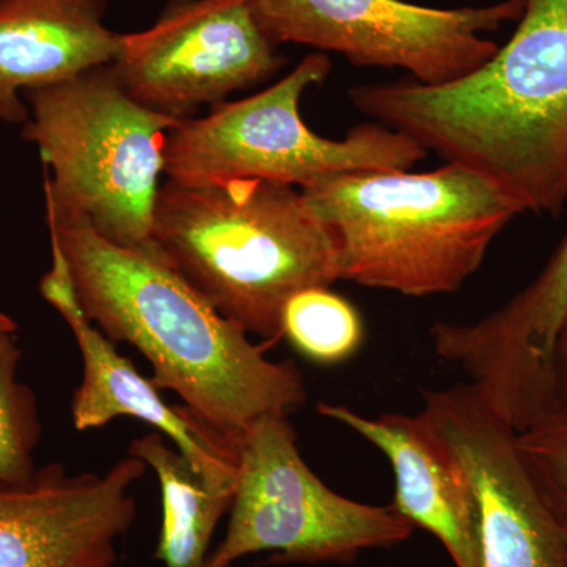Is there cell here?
Instances as JSON below:
<instances>
[{
	"label": "cell",
	"mask_w": 567,
	"mask_h": 567,
	"mask_svg": "<svg viewBox=\"0 0 567 567\" xmlns=\"http://www.w3.org/2000/svg\"><path fill=\"white\" fill-rule=\"evenodd\" d=\"M284 63L252 0H169L151 28L123 33L111 66L137 103L183 121L267 81Z\"/></svg>",
	"instance_id": "9"
},
{
	"label": "cell",
	"mask_w": 567,
	"mask_h": 567,
	"mask_svg": "<svg viewBox=\"0 0 567 567\" xmlns=\"http://www.w3.org/2000/svg\"><path fill=\"white\" fill-rule=\"evenodd\" d=\"M301 193L338 241L342 281L405 297L457 292L525 213L498 183L453 163L331 175Z\"/></svg>",
	"instance_id": "4"
},
{
	"label": "cell",
	"mask_w": 567,
	"mask_h": 567,
	"mask_svg": "<svg viewBox=\"0 0 567 567\" xmlns=\"http://www.w3.org/2000/svg\"><path fill=\"white\" fill-rule=\"evenodd\" d=\"M320 415L346 425L385 454L394 470L391 506L413 527L434 535L456 567H483L481 509L456 458L420 412L360 415L346 405H317Z\"/></svg>",
	"instance_id": "13"
},
{
	"label": "cell",
	"mask_w": 567,
	"mask_h": 567,
	"mask_svg": "<svg viewBox=\"0 0 567 567\" xmlns=\"http://www.w3.org/2000/svg\"><path fill=\"white\" fill-rule=\"evenodd\" d=\"M554 383L558 412L567 413V316L559 330L554 349Z\"/></svg>",
	"instance_id": "20"
},
{
	"label": "cell",
	"mask_w": 567,
	"mask_h": 567,
	"mask_svg": "<svg viewBox=\"0 0 567 567\" xmlns=\"http://www.w3.org/2000/svg\"><path fill=\"white\" fill-rule=\"evenodd\" d=\"M517 446L559 520H567V413L517 434Z\"/></svg>",
	"instance_id": "19"
},
{
	"label": "cell",
	"mask_w": 567,
	"mask_h": 567,
	"mask_svg": "<svg viewBox=\"0 0 567 567\" xmlns=\"http://www.w3.org/2000/svg\"><path fill=\"white\" fill-rule=\"evenodd\" d=\"M155 251L245 333L282 338L287 301L341 279L338 241L287 183L167 181L153 213Z\"/></svg>",
	"instance_id": "3"
},
{
	"label": "cell",
	"mask_w": 567,
	"mask_h": 567,
	"mask_svg": "<svg viewBox=\"0 0 567 567\" xmlns=\"http://www.w3.org/2000/svg\"><path fill=\"white\" fill-rule=\"evenodd\" d=\"M22 140L39 147L44 204L80 215L114 244L155 249L153 213L167 134L181 123L144 106L110 65L22 93Z\"/></svg>",
	"instance_id": "5"
},
{
	"label": "cell",
	"mask_w": 567,
	"mask_h": 567,
	"mask_svg": "<svg viewBox=\"0 0 567 567\" xmlns=\"http://www.w3.org/2000/svg\"><path fill=\"white\" fill-rule=\"evenodd\" d=\"M21 350L14 333L0 334V484H20L37 472L40 440L35 398L18 380Z\"/></svg>",
	"instance_id": "18"
},
{
	"label": "cell",
	"mask_w": 567,
	"mask_h": 567,
	"mask_svg": "<svg viewBox=\"0 0 567 567\" xmlns=\"http://www.w3.org/2000/svg\"><path fill=\"white\" fill-rule=\"evenodd\" d=\"M278 47L338 52L358 66L401 69L412 81L440 85L480 69L498 50L486 33L517 22L522 0L432 9L405 0H252Z\"/></svg>",
	"instance_id": "8"
},
{
	"label": "cell",
	"mask_w": 567,
	"mask_h": 567,
	"mask_svg": "<svg viewBox=\"0 0 567 567\" xmlns=\"http://www.w3.org/2000/svg\"><path fill=\"white\" fill-rule=\"evenodd\" d=\"M85 315L112 342L140 350L158 390L174 391L213 434L237 446L265 416H290L306 402L292 361L268 360L155 249L114 244L84 216L47 205Z\"/></svg>",
	"instance_id": "1"
},
{
	"label": "cell",
	"mask_w": 567,
	"mask_h": 567,
	"mask_svg": "<svg viewBox=\"0 0 567 567\" xmlns=\"http://www.w3.org/2000/svg\"><path fill=\"white\" fill-rule=\"evenodd\" d=\"M237 453L226 535L208 567L264 551L274 565L352 561L369 548L405 543L415 529L391 505H365L324 486L301 457L289 416L256 421Z\"/></svg>",
	"instance_id": "7"
},
{
	"label": "cell",
	"mask_w": 567,
	"mask_h": 567,
	"mask_svg": "<svg viewBox=\"0 0 567 567\" xmlns=\"http://www.w3.org/2000/svg\"><path fill=\"white\" fill-rule=\"evenodd\" d=\"M561 522L563 528H565V536H566V554H567V520H559Z\"/></svg>",
	"instance_id": "22"
},
{
	"label": "cell",
	"mask_w": 567,
	"mask_h": 567,
	"mask_svg": "<svg viewBox=\"0 0 567 567\" xmlns=\"http://www.w3.org/2000/svg\"><path fill=\"white\" fill-rule=\"evenodd\" d=\"M51 270L40 292L63 317L82 357V382L71 402L78 431L103 427L121 416L144 421L177 446L197 475L210 483L237 486V446L213 434L183 405L171 406L152 379L142 377L128 358L89 319L80 303L69 262L50 238Z\"/></svg>",
	"instance_id": "12"
},
{
	"label": "cell",
	"mask_w": 567,
	"mask_h": 567,
	"mask_svg": "<svg viewBox=\"0 0 567 567\" xmlns=\"http://www.w3.org/2000/svg\"><path fill=\"white\" fill-rule=\"evenodd\" d=\"M282 336L309 360L336 364L360 349L364 327L357 309L328 287L303 290L287 301Z\"/></svg>",
	"instance_id": "17"
},
{
	"label": "cell",
	"mask_w": 567,
	"mask_h": 567,
	"mask_svg": "<svg viewBox=\"0 0 567 567\" xmlns=\"http://www.w3.org/2000/svg\"><path fill=\"white\" fill-rule=\"evenodd\" d=\"M330 71L328 55L312 52L271 87L183 118L167 134L164 174L185 185L260 178L306 188L331 175L409 171L423 162L427 152L417 142L379 122L361 123L341 141L312 132L301 96Z\"/></svg>",
	"instance_id": "6"
},
{
	"label": "cell",
	"mask_w": 567,
	"mask_h": 567,
	"mask_svg": "<svg viewBox=\"0 0 567 567\" xmlns=\"http://www.w3.org/2000/svg\"><path fill=\"white\" fill-rule=\"evenodd\" d=\"M128 454L155 472L162 491L163 520L155 559L164 567H208L212 540L233 506V484L210 483L194 472L162 434L133 440Z\"/></svg>",
	"instance_id": "16"
},
{
	"label": "cell",
	"mask_w": 567,
	"mask_h": 567,
	"mask_svg": "<svg viewBox=\"0 0 567 567\" xmlns=\"http://www.w3.org/2000/svg\"><path fill=\"white\" fill-rule=\"evenodd\" d=\"M147 468L126 454L103 475L48 465L25 483L0 484V567L117 566Z\"/></svg>",
	"instance_id": "11"
},
{
	"label": "cell",
	"mask_w": 567,
	"mask_h": 567,
	"mask_svg": "<svg viewBox=\"0 0 567 567\" xmlns=\"http://www.w3.org/2000/svg\"><path fill=\"white\" fill-rule=\"evenodd\" d=\"M505 47L461 80L350 89L358 111L498 183L524 212L567 200V0H522Z\"/></svg>",
	"instance_id": "2"
},
{
	"label": "cell",
	"mask_w": 567,
	"mask_h": 567,
	"mask_svg": "<svg viewBox=\"0 0 567 567\" xmlns=\"http://www.w3.org/2000/svg\"><path fill=\"white\" fill-rule=\"evenodd\" d=\"M566 316L567 237L535 281L492 315L466 323V346L496 374L543 379L551 372L555 342Z\"/></svg>",
	"instance_id": "15"
},
{
	"label": "cell",
	"mask_w": 567,
	"mask_h": 567,
	"mask_svg": "<svg viewBox=\"0 0 567 567\" xmlns=\"http://www.w3.org/2000/svg\"><path fill=\"white\" fill-rule=\"evenodd\" d=\"M421 415L456 458L481 509L483 567H567L565 528L517 432L466 383L423 393Z\"/></svg>",
	"instance_id": "10"
},
{
	"label": "cell",
	"mask_w": 567,
	"mask_h": 567,
	"mask_svg": "<svg viewBox=\"0 0 567 567\" xmlns=\"http://www.w3.org/2000/svg\"><path fill=\"white\" fill-rule=\"evenodd\" d=\"M18 324L7 316L6 312H0V334L2 333H17Z\"/></svg>",
	"instance_id": "21"
},
{
	"label": "cell",
	"mask_w": 567,
	"mask_h": 567,
	"mask_svg": "<svg viewBox=\"0 0 567 567\" xmlns=\"http://www.w3.org/2000/svg\"><path fill=\"white\" fill-rule=\"evenodd\" d=\"M110 0H0V121L24 125L22 93L110 65L123 33L104 24Z\"/></svg>",
	"instance_id": "14"
}]
</instances>
